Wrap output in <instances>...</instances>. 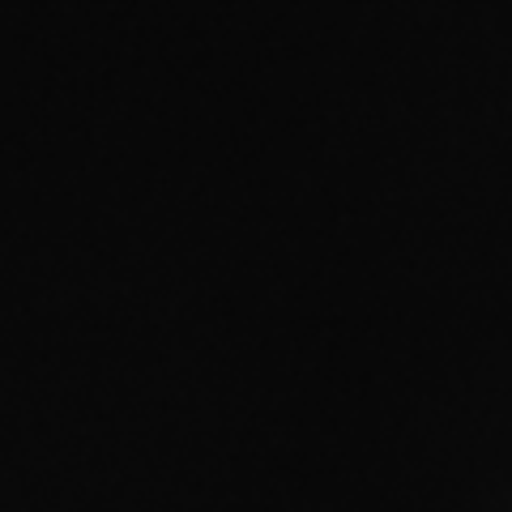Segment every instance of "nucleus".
I'll use <instances>...</instances> for the list:
<instances>
[]
</instances>
